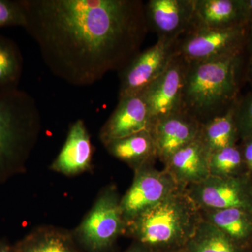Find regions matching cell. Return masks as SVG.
<instances>
[{"mask_svg": "<svg viewBox=\"0 0 252 252\" xmlns=\"http://www.w3.org/2000/svg\"><path fill=\"white\" fill-rule=\"evenodd\" d=\"M124 252H154L151 249L147 248L145 245L142 244L133 242V243L126 249Z\"/></svg>", "mask_w": 252, "mask_h": 252, "instance_id": "f1b7e54d", "label": "cell"}, {"mask_svg": "<svg viewBox=\"0 0 252 252\" xmlns=\"http://www.w3.org/2000/svg\"><path fill=\"white\" fill-rule=\"evenodd\" d=\"M188 67V61L177 53L165 72L141 93L148 109L151 127L158 121L182 109Z\"/></svg>", "mask_w": 252, "mask_h": 252, "instance_id": "9c48e42d", "label": "cell"}, {"mask_svg": "<svg viewBox=\"0 0 252 252\" xmlns=\"http://www.w3.org/2000/svg\"><path fill=\"white\" fill-rule=\"evenodd\" d=\"M186 190L200 210L242 208L252 211V191L243 177L210 175Z\"/></svg>", "mask_w": 252, "mask_h": 252, "instance_id": "30bf717a", "label": "cell"}, {"mask_svg": "<svg viewBox=\"0 0 252 252\" xmlns=\"http://www.w3.org/2000/svg\"><path fill=\"white\" fill-rule=\"evenodd\" d=\"M178 40L158 39L154 45L139 53L120 72L119 98L140 94L157 80L177 54Z\"/></svg>", "mask_w": 252, "mask_h": 252, "instance_id": "ba28073f", "label": "cell"}, {"mask_svg": "<svg viewBox=\"0 0 252 252\" xmlns=\"http://www.w3.org/2000/svg\"><path fill=\"white\" fill-rule=\"evenodd\" d=\"M202 220L200 209L180 187L127 222L124 235L154 252H169L185 248Z\"/></svg>", "mask_w": 252, "mask_h": 252, "instance_id": "3957f363", "label": "cell"}, {"mask_svg": "<svg viewBox=\"0 0 252 252\" xmlns=\"http://www.w3.org/2000/svg\"><path fill=\"white\" fill-rule=\"evenodd\" d=\"M244 62L243 53L189 63L181 110L200 124L228 111L240 97Z\"/></svg>", "mask_w": 252, "mask_h": 252, "instance_id": "7a4b0ae2", "label": "cell"}, {"mask_svg": "<svg viewBox=\"0 0 252 252\" xmlns=\"http://www.w3.org/2000/svg\"><path fill=\"white\" fill-rule=\"evenodd\" d=\"M235 122L239 137L252 139V91L239 98L235 105Z\"/></svg>", "mask_w": 252, "mask_h": 252, "instance_id": "cb8c5ba5", "label": "cell"}, {"mask_svg": "<svg viewBox=\"0 0 252 252\" xmlns=\"http://www.w3.org/2000/svg\"><path fill=\"white\" fill-rule=\"evenodd\" d=\"M23 28L50 72L69 85H94L122 72L149 31L140 0H21Z\"/></svg>", "mask_w": 252, "mask_h": 252, "instance_id": "6da1fadb", "label": "cell"}, {"mask_svg": "<svg viewBox=\"0 0 252 252\" xmlns=\"http://www.w3.org/2000/svg\"><path fill=\"white\" fill-rule=\"evenodd\" d=\"M235 105L200 124L198 138L210 154L236 144L239 135L235 122Z\"/></svg>", "mask_w": 252, "mask_h": 252, "instance_id": "ffe728a7", "label": "cell"}, {"mask_svg": "<svg viewBox=\"0 0 252 252\" xmlns=\"http://www.w3.org/2000/svg\"><path fill=\"white\" fill-rule=\"evenodd\" d=\"M93 153L94 148L85 123L78 119L69 127L65 142L50 168L64 175H79L92 167Z\"/></svg>", "mask_w": 252, "mask_h": 252, "instance_id": "5bb4252c", "label": "cell"}, {"mask_svg": "<svg viewBox=\"0 0 252 252\" xmlns=\"http://www.w3.org/2000/svg\"><path fill=\"white\" fill-rule=\"evenodd\" d=\"M243 1L247 25L250 31H252V0H243Z\"/></svg>", "mask_w": 252, "mask_h": 252, "instance_id": "83f0119b", "label": "cell"}, {"mask_svg": "<svg viewBox=\"0 0 252 252\" xmlns=\"http://www.w3.org/2000/svg\"><path fill=\"white\" fill-rule=\"evenodd\" d=\"M184 249L188 252H246L243 247L235 243L215 225L204 220Z\"/></svg>", "mask_w": 252, "mask_h": 252, "instance_id": "44dd1931", "label": "cell"}, {"mask_svg": "<svg viewBox=\"0 0 252 252\" xmlns=\"http://www.w3.org/2000/svg\"><path fill=\"white\" fill-rule=\"evenodd\" d=\"M25 24L24 11L21 0H0V28Z\"/></svg>", "mask_w": 252, "mask_h": 252, "instance_id": "d4e9b609", "label": "cell"}, {"mask_svg": "<svg viewBox=\"0 0 252 252\" xmlns=\"http://www.w3.org/2000/svg\"><path fill=\"white\" fill-rule=\"evenodd\" d=\"M144 8L149 31L158 39L178 40L193 27L195 0H149Z\"/></svg>", "mask_w": 252, "mask_h": 252, "instance_id": "8fae6325", "label": "cell"}, {"mask_svg": "<svg viewBox=\"0 0 252 252\" xmlns=\"http://www.w3.org/2000/svg\"><path fill=\"white\" fill-rule=\"evenodd\" d=\"M249 33L248 26L225 29L193 27L179 39L177 53L189 63L243 54Z\"/></svg>", "mask_w": 252, "mask_h": 252, "instance_id": "8992f818", "label": "cell"}, {"mask_svg": "<svg viewBox=\"0 0 252 252\" xmlns=\"http://www.w3.org/2000/svg\"><path fill=\"white\" fill-rule=\"evenodd\" d=\"M121 198L115 185L101 190L90 211L72 232L78 245L86 252H109L126 223L121 210Z\"/></svg>", "mask_w": 252, "mask_h": 252, "instance_id": "5b68a950", "label": "cell"}, {"mask_svg": "<svg viewBox=\"0 0 252 252\" xmlns=\"http://www.w3.org/2000/svg\"><path fill=\"white\" fill-rule=\"evenodd\" d=\"M0 252H16L14 245H11L6 240H0Z\"/></svg>", "mask_w": 252, "mask_h": 252, "instance_id": "f546056e", "label": "cell"}, {"mask_svg": "<svg viewBox=\"0 0 252 252\" xmlns=\"http://www.w3.org/2000/svg\"><path fill=\"white\" fill-rule=\"evenodd\" d=\"M72 233L51 225L32 230L15 244L16 252H82Z\"/></svg>", "mask_w": 252, "mask_h": 252, "instance_id": "ac0fdd59", "label": "cell"}, {"mask_svg": "<svg viewBox=\"0 0 252 252\" xmlns=\"http://www.w3.org/2000/svg\"><path fill=\"white\" fill-rule=\"evenodd\" d=\"M210 153L198 138L176 152L165 164L177 185L187 188L210 176Z\"/></svg>", "mask_w": 252, "mask_h": 252, "instance_id": "9a60e30c", "label": "cell"}, {"mask_svg": "<svg viewBox=\"0 0 252 252\" xmlns=\"http://www.w3.org/2000/svg\"><path fill=\"white\" fill-rule=\"evenodd\" d=\"M241 149L245 166L252 175V139L243 140Z\"/></svg>", "mask_w": 252, "mask_h": 252, "instance_id": "4316f807", "label": "cell"}, {"mask_svg": "<svg viewBox=\"0 0 252 252\" xmlns=\"http://www.w3.org/2000/svg\"><path fill=\"white\" fill-rule=\"evenodd\" d=\"M104 147L110 155L125 162L134 172L152 165L158 158L155 142L149 130L112 141Z\"/></svg>", "mask_w": 252, "mask_h": 252, "instance_id": "e0dca14e", "label": "cell"}, {"mask_svg": "<svg viewBox=\"0 0 252 252\" xmlns=\"http://www.w3.org/2000/svg\"><path fill=\"white\" fill-rule=\"evenodd\" d=\"M169 252H188L187 250H185V249H180V250H174V251Z\"/></svg>", "mask_w": 252, "mask_h": 252, "instance_id": "4dcf8cb0", "label": "cell"}, {"mask_svg": "<svg viewBox=\"0 0 252 252\" xmlns=\"http://www.w3.org/2000/svg\"><path fill=\"white\" fill-rule=\"evenodd\" d=\"M41 127L32 96L18 88L0 90V183L24 171Z\"/></svg>", "mask_w": 252, "mask_h": 252, "instance_id": "277c9868", "label": "cell"}, {"mask_svg": "<svg viewBox=\"0 0 252 252\" xmlns=\"http://www.w3.org/2000/svg\"><path fill=\"white\" fill-rule=\"evenodd\" d=\"M200 127V122L182 110L158 121L150 130L158 158L165 165L176 152L198 138Z\"/></svg>", "mask_w": 252, "mask_h": 252, "instance_id": "4fadbf2b", "label": "cell"}, {"mask_svg": "<svg viewBox=\"0 0 252 252\" xmlns=\"http://www.w3.org/2000/svg\"><path fill=\"white\" fill-rule=\"evenodd\" d=\"M243 26H248L243 0H195L192 28L225 29Z\"/></svg>", "mask_w": 252, "mask_h": 252, "instance_id": "2e32d148", "label": "cell"}, {"mask_svg": "<svg viewBox=\"0 0 252 252\" xmlns=\"http://www.w3.org/2000/svg\"><path fill=\"white\" fill-rule=\"evenodd\" d=\"M244 78L250 84L252 91V31L249 33L248 41L244 51Z\"/></svg>", "mask_w": 252, "mask_h": 252, "instance_id": "484cf974", "label": "cell"}, {"mask_svg": "<svg viewBox=\"0 0 252 252\" xmlns=\"http://www.w3.org/2000/svg\"><path fill=\"white\" fill-rule=\"evenodd\" d=\"M148 109L142 94L119 98L115 110L99 130V140L104 145L144 130L150 131Z\"/></svg>", "mask_w": 252, "mask_h": 252, "instance_id": "7c38bea8", "label": "cell"}, {"mask_svg": "<svg viewBox=\"0 0 252 252\" xmlns=\"http://www.w3.org/2000/svg\"><path fill=\"white\" fill-rule=\"evenodd\" d=\"M180 187L166 170H157L154 164L136 170L132 185L121 198L126 223L156 206Z\"/></svg>", "mask_w": 252, "mask_h": 252, "instance_id": "52a82bcc", "label": "cell"}, {"mask_svg": "<svg viewBox=\"0 0 252 252\" xmlns=\"http://www.w3.org/2000/svg\"><path fill=\"white\" fill-rule=\"evenodd\" d=\"M202 220L215 225L240 246L252 237V211L242 208L200 210Z\"/></svg>", "mask_w": 252, "mask_h": 252, "instance_id": "d6986e66", "label": "cell"}, {"mask_svg": "<svg viewBox=\"0 0 252 252\" xmlns=\"http://www.w3.org/2000/svg\"><path fill=\"white\" fill-rule=\"evenodd\" d=\"M244 163L240 147L235 145L210 154V175L219 177H239Z\"/></svg>", "mask_w": 252, "mask_h": 252, "instance_id": "603a6c76", "label": "cell"}, {"mask_svg": "<svg viewBox=\"0 0 252 252\" xmlns=\"http://www.w3.org/2000/svg\"><path fill=\"white\" fill-rule=\"evenodd\" d=\"M23 59L17 44L0 34V90L18 88Z\"/></svg>", "mask_w": 252, "mask_h": 252, "instance_id": "7402d4cb", "label": "cell"}]
</instances>
